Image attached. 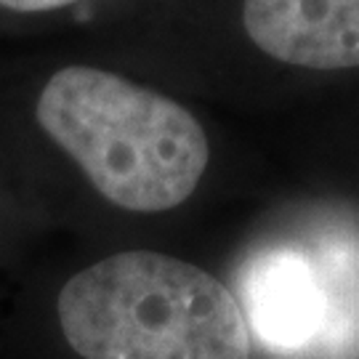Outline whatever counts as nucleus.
<instances>
[{
	"label": "nucleus",
	"mask_w": 359,
	"mask_h": 359,
	"mask_svg": "<svg viewBox=\"0 0 359 359\" xmlns=\"http://www.w3.org/2000/svg\"><path fill=\"white\" fill-rule=\"evenodd\" d=\"M35 115L96 192L133 213L181 205L210 160L205 130L187 107L96 67L59 69Z\"/></svg>",
	"instance_id": "1"
},
{
	"label": "nucleus",
	"mask_w": 359,
	"mask_h": 359,
	"mask_svg": "<svg viewBox=\"0 0 359 359\" xmlns=\"http://www.w3.org/2000/svg\"><path fill=\"white\" fill-rule=\"evenodd\" d=\"M240 309L258 344L287 359L359 351V240L346 231L258 250L240 271Z\"/></svg>",
	"instance_id": "3"
},
{
	"label": "nucleus",
	"mask_w": 359,
	"mask_h": 359,
	"mask_svg": "<svg viewBox=\"0 0 359 359\" xmlns=\"http://www.w3.org/2000/svg\"><path fill=\"white\" fill-rule=\"evenodd\" d=\"M56 314L83 359H250V330L229 287L152 250L115 253L77 271Z\"/></svg>",
	"instance_id": "2"
},
{
	"label": "nucleus",
	"mask_w": 359,
	"mask_h": 359,
	"mask_svg": "<svg viewBox=\"0 0 359 359\" xmlns=\"http://www.w3.org/2000/svg\"><path fill=\"white\" fill-rule=\"evenodd\" d=\"M243 25L261 51L285 65L359 67V0H245Z\"/></svg>",
	"instance_id": "4"
},
{
	"label": "nucleus",
	"mask_w": 359,
	"mask_h": 359,
	"mask_svg": "<svg viewBox=\"0 0 359 359\" xmlns=\"http://www.w3.org/2000/svg\"><path fill=\"white\" fill-rule=\"evenodd\" d=\"M69 3L77 0H0L3 8L19 13H40V11H53V8H65Z\"/></svg>",
	"instance_id": "5"
}]
</instances>
